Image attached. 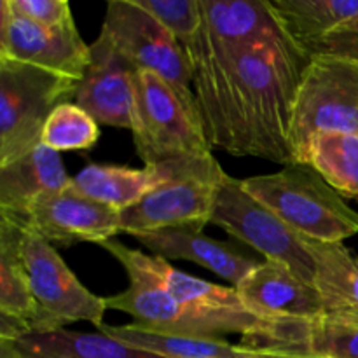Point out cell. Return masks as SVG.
<instances>
[{
	"mask_svg": "<svg viewBox=\"0 0 358 358\" xmlns=\"http://www.w3.org/2000/svg\"><path fill=\"white\" fill-rule=\"evenodd\" d=\"M213 51L227 59L243 156L283 166L294 164L289 147L290 121L310 56L285 34Z\"/></svg>",
	"mask_w": 358,
	"mask_h": 358,
	"instance_id": "obj_1",
	"label": "cell"
},
{
	"mask_svg": "<svg viewBox=\"0 0 358 358\" xmlns=\"http://www.w3.org/2000/svg\"><path fill=\"white\" fill-rule=\"evenodd\" d=\"M243 187L296 233L322 243H343L358 233V212L310 164L245 178Z\"/></svg>",
	"mask_w": 358,
	"mask_h": 358,
	"instance_id": "obj_2",
	"label": "cell"
},
{
	"mask_svg": "<svg viewBox=\"0 0 358 358\" xmlns=\"http://www.w3.org/2000/svg\"><path fill=\"white\" fill-rule=\"evenodd\" d=\"M133 142L145 166L212 156L196 98H187L149 70L135 73Z\"/></svg>",
	"mask_w": 358,
	"mask_h": 358,
	"instance_id": "obj_3",
	"label": "cell"
},
{
	"mask_svg": "<svg viewBox=\"0 0 358 358\" xmlns=\"http://www.w3.org/2000/svg\"><path fill=\"white\" fill-rule=\"evenodd\" d=\"M358 133V59L320 52L304 66L290 121L292 161L304 164L317 133Z\"/></svg>",
	"mask_w": 358,
	"mask_h": 358,
	"instance_id": "obj_4",
	"label": "cell"
},
{
	"mask_svg": "<svg viewBox=\"0 0 358 358\" xmlns=\"http://www.w3.org/2000/svg\"><path fill=\"white\" fill-rule=\"evenodd\" d=\"M166 178L131 208L121 212V233H152L175 227L203 231L213 215L217 194L227 173L212 156L161 163Z\"/></svg>",
	"mask_w": 358,
	"mask_h": 358,
	"instance_id": "obj_5",
	"label": "cell"
},
{
	"mask_svg": "<svg viewBox=\"0 0 358 358\" xmlns=\"http://www.w3.org/2000/svg\"><path fill=\"white\" fill-rule=\"evenodd\" d=\"M77 86L70 77L0 58V166L41 143L49 115L76 98Z\"/></svg>",
	"mask_w": 358,
	"mask_h": 358,
	"instance_id": "obj_6",
	"label": "cell"
},
{
	"mask_svg": "<svg viewBox=\"0 0 358 358\" xmlns=\"http://www.w3.org/2000/svg\"><path fill=\"white\" fill-rule=\"evenodd\" d=\"M210 224L264 255V261L287 264L315 285V261L306 238L255 199L238 178L227 175L222 182Z\"/></svg>",
	"mask_w": 358,
	"mask_h": 358,
	"instance_id": "obj_7",
	"label": "cell"
},
{
	"mask_svg": "<svg viewBox=\"0 0 358 358\" xmlns=\"http://www.w3.org/2000/svg\"><path fill=\"white\" fill-rule=\"evenodd\" d=\"M21 252L38 310L34 332L63 329L73 322H90L96 329L103 325L105 297H98L80 283L58 248L24 229Z\"/></svg>",
	"mask_w": 358,
	"mask_h": 358,
	"instance_id": "obj_8",
	"label": "cell"
},
{
	"mask_svg": "<svg viewBox=\"0 0 358 358\" xmlns=\"http://www.w3.org/2000/svg\"><path fill=\"white\" fill-rule=\"evenodd\" d=\"M100 35L136 70L157 73L184 96L196 98L185 49L135 0L108 2Z\"/></svg>",
	"mask_w": 358,
	"mask_h": 358,
	"instance_id": "obj_9",
	"label": "cell"
},
{
	"mask_svg": "<svg viewBox=\"0 0 358 358\" xmlns=\"http://www.w3.org/2000/svg\"><path fill=\"white\" fill-rule=\"evenodd\" d=\"M100 247H103L119 262H131L138 266L142 271L163 285L178 303L219 324L226 334H241V338H245L257 332L264 325V320L252 315L245 308L234 287L217 285L175 269L163 257L143 254L126 247L117 240L105 241Z\"/></svg>",
	"mask_w": 358,
	"mask_h": 358,
	"instance_id": "obj_10",
	"label": "cell"
},
{
	"mask_svg": "<svg viewBox=\"0 0 358 358\" xmlns=\"http://www.w3.org/2000/svg\"><path fill=\"white\" fill-rule=\"evenodd\" d=\"M17 226L56 248L77 243L103 245L121 233V213L86 198L69 184L35 201Z\"/></svg>",
	"mask_w": 358,
	"mask_h": 358,
	"instance_id": "obj_11",
	"label": "cell"
},
{
	"mask_svg": "<svg viewBox=\"0 0 358 358\" xmlns=\"http://www.w3.org/2000/svg\"><path fill=\"white\" fill-rule=\"evenodd\" d=\"M0 58L38 66L58 76L80 80L91 59V45L77 27L66 30L45 28L20 16L0 2Z\"/></svg>",
	"mask_w": 358,
	"mask_h": 358,
	"instance_id": "obj_12",
	"label": "cell"
},
{
	"mask_svg": "<svg viewBox=\"0 0 358 358\" xmlns=\"http://www.w3.org/2000/svg\"><path fill=\"white\" fill-rule=\"evenodd\" d=\"M119 264L128 273L129 285L117 296L105 297L107 310L129 315L135 327L156 334L189 336V338L226 336L219 324L178 303L163 285H159L138 266L131 262H119Z\"/></svg>",
	"mask_w": 358,
	"mask_h": 358,
	"instance_id": "obj_13",
	"label": "cell"
},
{
	"mask_svg": "<svg viewBox=\"0 0 358 358\" xmlns=\"http://www.w3.org/2000/svg\"><path fill=\"white\" fill-rule=\"evenodd\" d=\"M241 345L310 358H358V315L325 311L304 320L264 322Z\"/></svg>",
	"mask_w": 358,
	"mask_h": 358,
	"instance_id": "obj_14",
	"label": "cell"
},
{
	"mask_svg": "<svg viewBox=\"0 0 358 358\" xmlns=\"http://www.w3.org/2000/svg\"><path fill=\"white\" fill-rule=\"evenodd\" d=\"M136 72L103 35H98L91 44L90 65L79 80L73 100L98 124L131 131Z\"/></svg>",
	"mask_w": 358,
	"mask_h": 358,
	"instance_id": "obj_15",
	"label": "cell"
},
{
	"mask_svg": "<svg viewBox=\"0 0 358 358\" xmlns=\"http://www.w3.org/2000/svg\"><path fill=\"white\" fill-rule=\"evenodd\" d=\"M234 289L245 308L264 322L304 320L325 313L317 287L282 262L262 261Z\"/></svg>",
	"mask_w": 358,
	"mask_h": 358,
	"instance_id": "obj_16",
	"label": "cell"
},
{
	"mask_svg": "<svg viewBox=\"0 0 358 358\" xmlns=\"http://www.w3.org/2000/svg\"><path fill=\"white\" fill-rule=\"evenodd\" d=\"M135 238L143 248L164 261H191L201 268L210 269L220 278L236 287L247 278L262 261L245 254L241 248L210 238L194 227H175L152 233L136 234Z\"/></svg>",
	"mask_w": 358,
	"mask_h": 358,
	"instance_id": "obj_17",
	"label": "cell"
},
{
	"mask_svg": "<svg viewBox=\"0 0 358 358\" xmlns=\"http://www.w3.org/2000/svg\"><path fill=\"white\" fill-rule=\"evenodd\" d=\"M70 184L62 156L44 143L0 166V219L20 224L35 201Z\"/></svg>",
	"mask_w": 358,
	"mask_h": 358,
	"instance_id": "obj_18",
	"label": "cell"
},
{
	"mask_svg": "<svg viewBox=\"0 0 358 358\" xmlns=\"http://www.w3.org/2000/svg\"><path fill=\"white\" fill-rule=\"evenodd\" d=\"M199 37L219 51L285 34L269 0H199Z\"/></svg>",
	"mask_w": 358,
	"mask_h": 358,
	"instance_id": "obj_19",
	"label": "cell"
},
{
	"mask_svg": "<svg viewBox=\"0 0 358 358\" xmlns=\"http://www.w3.org/2000/svg\"><path fill=\"white\" fill-rule=\"evenodd\" d=\"M164 178L166 170L163 164L128 168L117 164L90 163L76 177L70 178V184L86 198L121 213L159 187Z\"/></svg>",
	"mask_w": 358,
	"mask_h": 358,
	"instance_id": "obj_20",
	"label": "cell"
},
{
	"mask_svg": "<svg viewBox=\"0 0 358 358\" xmlns=\"http://www.w3.org/2000/svg\"><path fill=\"white\" fill-rule=\"evenodd\" d=\"M103 334L133 346L140 352L161 358H275L278 353L233 345L224 338H189V336H164L142 331L129 325H101Z\"/></svg>",
	"mask_w": 358,
	"mask_h": 358,
	"instance_id": "obj_21",
	"label": "cell"
},
{
	"mask_svg": "<svg viewBox=\"0 0 358 358\" xmlns=\"http://www.w3.org/2000/svg\"><path fill=\"white\" fill-rule=\"evenodd\" d=\"M287 37L313 56L320 42L358 17V0H269Z\"/></svg>",
	"mask_w": 358,
	"mask_h": 358,
	"instance_id": "obj_22",
	"label": "cell"
},
{
	"mask_svg": "<svg viewBox=\"0 0 358 358\" xmlns=\"http://www.w3.org/2000/svg\"><path fill=\"white\" fill-rule=\"evenodd\" d=\"M23 358H161L140 352L103 332L55 329L34 332L13 343Z\"/></svg>",
	"mask_w": 358,
	"mask_h": 358,
	"instance_id": "obj_23",
	"label": "cell"
},
{
	"mask_svg": "<svg viewBox=\"0 0 358 358\" xmlns=\"http://www.w3.org/2000/svg\"><path fill=\"white\" fill-rule=\"evenodd\" d=\"M315 261V287L329 313L358 315V255L343 243L308 240Z\"/></svg>",
	"mask_w": 358,
	"mask_h": 358,
	"instance_id": "obj_24",
	"label": "cell"
},
{
	"mask_svg": "<svg viewBox=\"0 0 358 358\" xmlns=\"http://www.w3.org/2000/svg\"><path fill=\"white\" fill-rule=\"evenodd\" d=\"M23 236V227L0 219V313L23 318L34 332L38 310L21 252Z\"/></svg>",
	"mask_w": 358,
	"mask_h": 358,
	"instance_id": "obj_25",
	"label": "cell"
},
{
	"mask_svg": "<svg viewBox=\"0 0 358 358\" xmlns=\"http://www.w3.org/2000/svg\"><path fill=\"white\" fill-rule=\"evenodd\" d=\"M304 164L315 168L343 198L358 199V133H317Z\"/></svg>",
	"mask_w": 358,
	"mask_h": 358,
	"instance_id": "obj_26",
	"label": "cell"
},
{
	"mask_svg": "<svg viewBox=\"0 0 358 358\" xmlns=\"http://www.w3.org/2000/svg\"><path fill=\"white\" fill-rule=\"evenodd\" d=\"M100 140V126L77 103H62L52 110L42 129L41 143L56 152L90 150Z\"/></svg>",
	"mask_w": 358,
	"mask_h": 358,
	"instance_id": "obj_27",
	"label": "cell"
},
{
	"mask_svg": "<svg viewBox=\"0 0 358 358\" xmlns=\"http://www.w3.org/2000/svg\"><path fill=\"white\" fill-rule=\"evenodd\" d=\"M187 49L201 30L199 0H135Z\"/></svg>",
	"mask_w": 358,
	"mask_h": 358,
	"instance_id": "obj_28",
	"label": "cell"
},
{
	"mask_svg": "<svg viewBox=\"0 0 358 358\" xmlns=\"http://www.w3.org/2000/svg\"><path fill=\"white\" fill-rule=\"evenodd\" d=\"M7 6L20 16L52 30L76 27L72 7L66 0H7Z\"/></svg>",
	"mask_w": 358,
	"mask_h": 358,
	"instance_id": "obj_29",
	"label": "cell"
},
{
	"mask_svg": "<svg viewBox=\"0 0 358 358\" xmlns=\"http://www.w3.org/2000/svg\"><path fill=\"white\" fill-rule=\"evenodd\" d=\"M320 52H331V55H343V56H353L358 52V17L348 21L338 30L332 31L331 35L324 38L318 45L315 55Z\"/></svg>",
	"mask_w": 358,
	"mask_h": 358,
	"instance_id": "obj_30",
	"label": "cell"
},
{
	"mask_svg": "<svg viewBox=\"0 0 358 358\" xmlns=\"http://www.w3.org/2000/svg\"><path fill=\"white\" fill-rule=\"evenodd\" d=\"M0 358H23L10 341H0Z\"/></svg>",
	"mask_w": 358,
	"mask_h": 358,
	"instance_id": "obj_31",
	"label": "cell"
},
{
	"mask_svg": "<svg viewBox=\"0 0 358 358\" xmlns=\"http://www.w3.org/2000/svg\"><path fill=\"white\" fill-rule=\"evenodd\" d=\"M275 358H310V357H299V355H289V353H278Z\"/></svg>",
	"mask_w": 358,
	"mask_h": 358,
	"instance_id": "obj_32",
	"label": "cell"
},
{
	"mask_svg": "<svg viewBox=\"0 0 358 358\" xmlns=\"http://www.w3.org/2000/svg\"><path fill=\"white\" fill-rule=\"evenodd\" d=\"M352 58H357V59H358V52H357V55H353V56H352Z\"/></svg>",
	"mask_w": 358,
	"mask_h": 358,
	"instance_id": "obj_33",
	"label": "cell"
}]
</instances>
